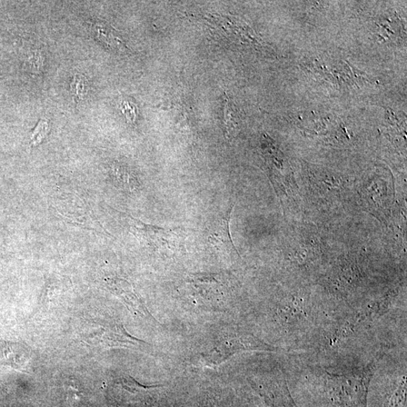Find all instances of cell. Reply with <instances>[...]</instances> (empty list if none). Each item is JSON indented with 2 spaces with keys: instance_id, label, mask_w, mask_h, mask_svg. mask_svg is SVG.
<instances>
[{
  "instance_id": "6da1fadb",
  "label": "cell",
  "mask_w": 407,
  "mask_h": 407,
  "mask_svg": "<svg viewBox=\"0 0 407 407\" xmlns=\"http://www.w3.org/2000/svg\"><path fill=\"white\" fill-rule=\"evenodd\" d=\"M79 338L97 349H147V344L129 334L120 323L106 316H91L83 319L78 327Z\"/></svg>"
},
{
  "instance_id": "7a4b0ae2",
  "label": "cell",
  "mask_w": 407,
  "mask_h": 407,
  "mask_svg": "<svg viewBox=\"0 0 407 407\" xmlns=\"http://www.w3.org/2000/svg\"><path fill=\"white\" fill-rule=\"evenodd\" d=\"M132 233L144 244L156 250L174 251L183 246L184 233L180 228L166 229L147 224L127 214H125Z\"/></svg>"
},
{
  "instance_id": "3957f363",
  "label": "cell",
  "mask_w": 407,
  "mask_h": 407,
  "mask_svg": "<svg viewBox=\"0 0 407 407\" xmlns=\"http://www.w3.org/2000/svg\"><path fill=\"white\" fill-rule=\"evenodd\" d=\"M249 350L273 351V348L251 335L233 334L225 337L203 357L208 366H216L221 364L237 352Z\"/></svg>"
},
{
  "instance_id": "277c9868",
  "label": "cell",
  "mask_w": 407,
  "mask_h": 407,
  "mask_svg": "<svg viewBox=\"0 0 407 407\" xmlns=\"http://www.w3.org/2000/svg\"><path fill=\"white\" fill-rule=\"evenodd\" d=\"M331 388L337 402L342 407H365L367 385L366 377L337 376Z\"/></svg>"
},
{
  "instance_id": "5b68a950",
  "label": "cell",
  "mask_w": 407,
  "mask_h": 407,
  "mask_svg": "<svg viewBox=\"0 0 407 407\" xmlns=\"http://www.w3.org/2000/svg\"><path fill=\"white\" fill-rule=\"evenodd\" d=\"M106 282L109 290L118 297L133 315L142 319L151 317L144 302L137 294L132 284L119 277L107 279Z\"/></svg>"
},
{
  "instance_id": "8992f818",
  "label": "cell",
  "mask_w": 407,
  "mask_h": 407,
  "mask_svg": "<svg viewBox=\"0 0 407 407\" xmlns=\"http://www.w3.org/2000/svg\"><path fill=\"white\" fill-rule=\"evenodd\" d=\"M233 209V205L207 228V237L208 243L217 251L237 254L230 230Z\"/></svg>"
},
{
  "instance_id": "52a82bcc",
  "label": "cell",
  "mask_w": 407,
  "mask_h": 407,
  "mask_svg": "<svg viewBox=\"0 0 407 407\" xmlns=\"http://www.w3.org/2000/svg\"><path fill=\"white\" fill-rule=\"evenodd\" d=\"M32 354L22 343L0 340V366L27 372L31 365Z\"/></svg>"
},
{
  "instance_id": "ba28073f",
  "label": "cell",
  "mask_w": 407,
  "mask_h": 407,
  "mask_svg": "<svg viewBox=\"0 0 407 407\" xmlns=\"http://www.w3.org/2000/svg\"><path fill=\"white\" fill-rule=\"evenodd\" d=\"M92 32L106 48L116 53L125 54L129 51L123 39L113 28L102 21H96L92 25Z\"/></svg>"
},
{
  "instance_id": "9c48e42d",
  "label": "cell",
  "mask_w": 407,
  "mask_h": 407,
  "mask_svg": "<svg viewBox=\"0 0 407 407\" xmlns=\"http://www.w3.org/2000/svg\"><path fill=\"white\" fill-rule=\"evenodd\" d=\"M270 392L263 396L266 407H297L284 380L276 383Z\"/></svg>"
},
{
  "instance_id": "30bf717a",
  "label": "cell",
  "mask_w": 407,
  "mask_h": 407,
  "mask_svg": "<svg viewBox=\"0 0 407 407\" xmlns=\"http://www.w3.org/2000/svg\"><path fill=\"white\" fill-rule=\"evenodd\" d=\"M111 173L117 184L124 190L131 193L137 190L139 183L137 178L125 166L114 163L111 166Z\"/></svg>"
},
{
  "instance_id": "8fae6325",
  "label": "cell",
  "mask_w": 407,
  "mask_h": 407,
  "mask_svg": "<svg viewBox=\"0 0 407 407\" xmlns=\"http://www.w3.org/2000/svg\"><path fill=\"white\" fill-rule=\"evenodd\" d=\"M224 96V134L226 139H230L236 132L237 113L235 106L229 96L226 95Z\"/></svg>"
},
{
  "instance_id": "7c38bea8",
  "label": "cell",
  "mask_w": 407,
  "mask_h": 407,
  "mask_svg": "<svg viewBox=\"0 0 407 407\" xmlns=\"http://www.w3.org/2000/svg\"><path fill=\"white\" fill-rule=\"evenodd\" d=\"M71 91L77 103L83 101L88 91V83L85 77L81 74L75 75L71 84Z\"/></svg>"
},
{
  "instance_id": "4fadbf2b",
  "label": "cell",
  "mask_w": 407,
  "mask_h": 407,
  "mask_svg": "<svg viewBox=\"0 0 407 407\" xmlns=\"http://www.w3.org/2000/svg\"><path fill=\"white\" fill-rule=\"evenodd\" d=\"M44 63V57L41 53L35 50L29 53L26 59V66L28 71L34 74L41 72Z\"/></svg>"
},
{
  "instance_id": "5bb4252c",
  "label": "cell",
  "mask_w": 407,
  "mask_h": 407,
  "mask_svg": "<svg viewBox=\"0 0 407 407\" xmlns=\"http://www.w3.org/2000/svg\"><path fill=\"white\" fill-rule=\"evenodd\" d=\"M49 125L47 121L41 120L35 127L32 134V144L35 146L41 144L49 132Z\"/></svg>"
},
{
  "instance_id": "9a60e30c",
  "label": "cell",
  "mask_w": 407,
  "mask_h": 407,
  "mask_svg": "<svg viewBox=\"0 0 407 407\" xmlns=\"http://www.w3.org/2000/svg\"><path fill=\"white\" fill-rule=\"evenodd\" d=\"M122 111L129 123H133L137 115L136 105L131 101L125 100L121 104Z\"/></svg>"
},
{
  "instance_id": "2e32d148",
  "label": "cell",
  "mask_w": 407,
  "mask_h": 407,
  "mask_svg": "<svg viewBox=\"0 0 407 407\" xmlns=\"http://www.w3.org/2000/svg\"><path fill=\"white\" fill-rule=\"evenodd\" d=\"M67 394L69 402L71 404L72 407H83V394H79V392L75 387L69 385L67 389Z\"/></svg>"
},
{
  "instance_id": "e0dca14e",
  "label": "cell",
  "mask_w": 407,
  "mask_h": 407,
  "mask_svg": "<svg viewBox=\"0 0 407 407\" xmlns=\"http://www.w3.org/2000/svg\"><path fill=\"white\" fill-rule=\"evenodd\" d=\"M202 407H205V406H202Z\"/></svg>"
}]
</instances>
